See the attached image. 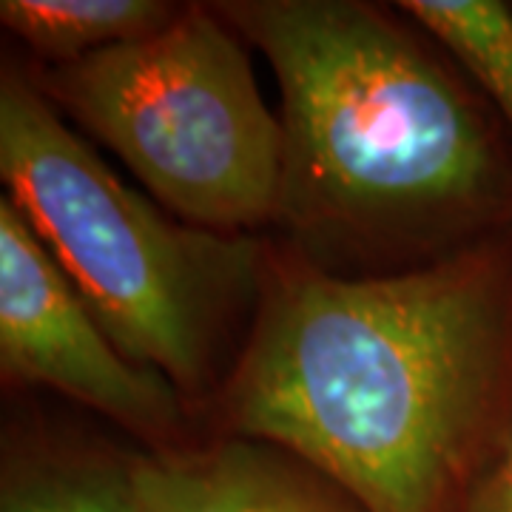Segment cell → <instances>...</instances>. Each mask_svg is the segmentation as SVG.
Instances as JSON below:
<instances>
[{"label":"cell","instance_id":"1","mask_svg":"<svg viewBox=\"0 0 512 512\" xmlns=\"http://www.w3.org/2000/svg\"><path fill=\"white\" fill-rule=\"evenodd\" d=\"M512 370V262L476 248L376 279L305 271L256 322L225 410L367 512H444L487 456Z\"/></svg>","mask_w":512,"mask_h":512},{"label":"cell","instance_id":"2","mask_svg":"<svg viewBox=\"0 0 512 512\" xmlns=\"http://www.w3.org/2000/svg\"><path fill=\"white\" fill-rule=\"evenodd\" d=\"M282 97L279 220L387 231L490 214L507 174L481 111L413 37L362 3H225Z\"/></svg>","mask_w":512,"mask_h":512},{"label":"cell","instance_id":"3","mask_svg":"<svg viewBox=\"0 0 512 512\" xmlns=\"http://www.w3.org/2000/svg\"><path fill=\"white\" fill-rule=\"evenodd\" d=\"M0 177L120 353L200 384L222 316L254 276V245L163 217L15 69L0 83Z\"/></svg>","mask_w":512,"mask_h":512},{"label":"cell","instance_id":"4","mask_svg":"<svg viewBox=\"0 0 512 512\" xmlns=\"http://www.w3.org/2000/svg\"><path fill=\"white\" fill-rule=\"evenodd\" d=\"M32 83L194 228L279 217L282 126L220 15L183 9L157 35L43 66Z\"/></svg>","mask_w":512,"mask_h":512},{"label":"cell","instance_id":"5","mask_svg":"<svg viewBox=\"0 0 512 512\" xmlns=\"http://www.w3.org/2000/svg\"><path fill=\"white\" fill-rule=\"evenodd\" d=\"M0 365L9 379L55 387L146 439H168L183 424L174 384L120 353L6 194L0 197Z\"/></svg>","mask_w":512,"mask_h":512},{"label":"cell","instance_id":"6","mask_svg":"<svg viewBox=\"0 0 512 512\" xmlns=\"http://www.w3.org/2000/svg\"><path fill=\"white\" fill-rule=\"evenodd\" d=\"M128 473L140 512H339L291 470L239 441L197 456L137 458Z\"/></svg>","mask_w":512,"mask_h":512},{"label":"cell","instance_id":"7","mask_svg":"<svg viewBox=\"0 0 512 512\" xmlns=\"http://www.w3.org/2000/svg\"><path fill=\"white\" fill-rule=\"evenodd\" d=\"M180 12L163 0H3L0 23L46 66H63L157 35Z\"/></svg>","mask_w":512,"mask_h":512},{"label":"cell","instance_id":"8","mask_svg":"<svg viewBox=\"0 0 512 512\" xmlns=\"http://www.w3.org/2000/svg\"><path fill=\"white\" fill-rule=\"evenodd\" d=\"M402 9L467 66L512 128L510 6L495 0H404Z\"/></svg>","mask_w":512,"mask_h":512},{"label":"cell","instance_id":"9","mask_svg":"<svg viewBox=\"0 0 512 512\" xmlns=\"http://www.w3.org/2000/svg\"><path fill=\"white\" fill-rule=\"evenodd\" d=\"M0 512H140V504L128 467H74L9 487Z\"/></svg>","mask_w":512,"mask_h":512},{"label":"cell","instance_id":"10","mask_svg":"<svg viewBox=\"0 0 512 512\" xmlns=\"http://www.w3.org/2000/svg\"><path fill=\"white\" fill-rule=\"evenodd\" d=\"M464 512H512V424L478 473Z\"/></svg>","mask_w":512,"mask_h":512}]
</instances>
